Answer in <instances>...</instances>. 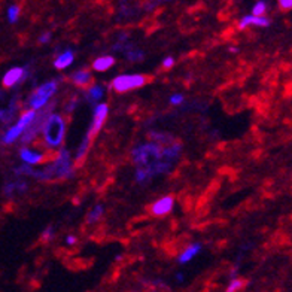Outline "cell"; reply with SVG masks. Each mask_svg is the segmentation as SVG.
I'll return each mask as SVG.
<instances>
[{"label": "cell", "mask_w": 292, "mask_h": 292, "mask_svg": "<svg viewBox=\"0 0 292 292\" xmlns=\"http://www.w3.org/2000/svg\"><path fill=\"white\" fill-rule=\"evenodd\" d=\"M103 212H105L103 206H100V204H99V206H95V207L89 212L87 222H88V224H94V222H97V221H99V219L103 216Z\"/></svg>", "instance_id": "ac0fdd59"}, {"label": "cell", "mask_w": 292, "mask_h": 292, "mask_svg": "<svg viewBox=\"0 0 292 292\" xmlns=\"http://www.w3.org/2000/svg\"><path fill=\"white\" fill-rule=\"evenodd\" d=\"M15 173H18V175H29V176H33L34 170H33L30 166L24 164V166H21V167H17V169H15Z\"/></svg>", "instance_id": "603a6c76"}, {"label": "cell", "mask_w": 292, "mask_h": 292, "mask_svg": "<svg viewBox=\"0 0 292 292\" xmlns=\"http://www.w3.org/2000/svg\"><path fill=\"white\" fill-rule=\"evenodd\" d=\"M89 142H91V139H89L88 136H85V139L82 140V143H81V146H79V149H78V152H76V163H78V164H81V163L84 161V158H85V155H87V152H88V148H89Z\"/></svg>", "instance_id": "e0dca14e"}, {"label": "cell", "mask_w": 292, "mask_h": 292, "mask_svg": "<svg viewBox=\"0 0 292 292\" xmlns=\"http://www.w3.org/2000/svg\"><path fill=\"white\" fill-rule=\"evenodd\" d=\"M241 288H243V280L241 279H233L230 282V285H228V288H227L225 292H237Z\"/></svg>", "instance_id": "7402d4cb"}, {"label": "cell", "mask_w": 292, "mask_h": 292, "mask_svg": "<svg viewBox=\"0 0 292 292\" xmlns=\"http://www.w3.org/2000/svg\"><path fill=\"white\" fill-rule=\"evenodd\" d=\"M200 251H202V245H200V243H194V245H191L189 248H186V249L182 252V255L179 257V263H180V264L189 263L194 257H197V255L200 254Z\"/></svg>", "instance_id": "4fadbf2b"}, {"label": "cell", "mask_w": 292, "mask_h": 292, "mask_svg": "<svg viewBox=\"0 0 292 292\" xmlns=\"http://www.w3.org/2000/svg\"><path fill=\"white\" fill-rule=\"evenodd\" d=\"M34 115H36V111H30V109H29L27 112H24V114L20 117L18 122H17L15 125H12V127L5 133L3 142L9 145V143H14L17 139H20V137L24 134V131L29 128V125L31 124Z\"/></svg>", "instance_id": "5b68a950"}, {"label": "cell", "mask_w": 292, "mask_h": 292, "mask_svg": "<svg viewBox=\"0 0 292 292\" xmlns=\"http://www.w3.org/2000/svg\"><path fill=\"white\" fill-rule=\"evenodd\" d=\"M108 112H109V108L106 103H100V105H97L95 106V111H94V118H92V124L87 133V136L89 139H92L97 133H99L108 118Z\"/></svg>", "instance_id": "52a82bcc"}, {"label": "cell", "mask_w": 292, "mask_h": 292, "mask_svg": "<svg viewBox=\"0 0 292 292\" xmlns=\"http://www.w3.org/2000/svg\"><path fill=\"white\" fill-rule=\"evenodd\" d=\"M249 24H254V26H258V27H268L271 24V21L265 17H252V15H246V17H243L241 21L238 23V29H246Z\"/></svg>", "instance_id": "8fae6325"}, {"label": "cell", "mask_w": 292, "mask_h": 292, "mask_svg": "<svg viewBox=\"0 0 292 292\" xmlns=\"http://www.w3.org/2000/svg\"><path fill=\"white\" fill-rule=\"evenodd\" d=\"M50 39H51V31H45V33L39 37V42H40V43H46Z\"/></svg>", "instance_id": "4316f807"}, {"label": "cell", "mask_w": 292, "mask_h": 292, "mask_svg": "<svg viewBox=\"0 0 292 292\" xmlns=\"http://www.w3.org/2000/svg\"><path fill=\"white\" fill-rule=\"evenodd\" d=\"M170 103L177 106V105H182L183 103V95L182 94H173L170 95Z\"/></svg>", "instance_id": "d4e9b609"}, {"label": "cell", "mask_w": 292, "mask_h": 292, "mask_svg": "<svg viewBox=\"0 0 292 292\" xmlns=\"http://www.w3.org/2000/svg\"><path fill=\"white\" fill-rule=\"evenodd\" d=\"M53 235H54V228L50 225V227H46V230L43 231V234H42V240H43V241H50V240L53 238Z\"/></svg>", "instance_id": "cb8c5ba5"}, {"label": "cell", "mask_w": 292, "mask_h": 292, "mask_svg": "<svg viewBox=\"0 0 292 292\" xmlns=\"http://www.w3.org/2000/svg\"><path fill=\"white\" fill-rule=\"evenodd\" d=\"M73 58H75L73 53H72L70 50H67V51H64L63 54H60V56L56 58V61H54V66H56V69H58V70H63V69L69 67V66L73 63Z\"/></svg>", "instance_id": "5bb4252c"}, {"label": "cell", "mask_w": 292, "mask_h": 292, "mask_svg": "<svg viewBox=\"0 0 292 292\" xmlns=\"http://www.w3.org/2000/svg\"><path fill=\"white\" fill-rule=\"evenodd\" d=\"M125 56L130 61H142L143 60V53L140 50H133V48H130V50L125 53Z\"/></svg>", "instance_id": "d6986e66"}, {"label": "cell", "mask_w": 292, "mask_h": 292, "mask_svg": "<svg viewBox=\"0 0 292 292\" xmlns=\"http://www.w3.org/2000/svg\"><path fill=\"white\" fill-rule=\"evenodd\" d=\"M176 277H177V280H179V282H182V280H183V274H180V273H179Z\"/></svg>", "instance_id": "1f68e13d"}, {"label": "cell", "mask_w": 292, "mask_h": 292, "mask_svg": "<svg viewBox=\"0 0 292 292\" xmlns=\"http://www.w3.org/2000/svg\"><path fill=\"white\" fill-rule=\"evenodd\" d=\"M43 140L50 149H57L61 146L64 140V133H66V121L63 119L61 115L53 114L50 118L46 119L43 128Z\"/></svg>", "instance_id": "7a4b0ae2"}, {"label": "cell", "mask_w": 292, "mask_h": 292, "mask_svg": "<svg viewBox=\"0 0 292 292\" xmlns=\"http://www.w3.org/2000/svg\"><path fill=\"white\" fill-rule=\"evenodd\" d=\"M230 53H233V54L238 53V48H237V46H231V48H230Z\"/></svg>", "instance_id": "4dcf8cb0"}, {"label": "cell", "mask_w": 292, "mask_h": 292, "mask_svg": "<svg viewBox=\"0 0 292 292\" xmlns=\"http://www.w3.org/2000/svg\"><path fill=\"white\" fill-rule=\"evenodd\" d=\"M20 157L27 166H34V164H39V163H42L45 160V155L42 152L31 151L30 148H21Z\"/></svg>", "instance_id": "30bf717a"}, {"label": "cell", "mask_w": 292, "mask_h": 292, "mask_svg": "<svg viewBox=\"0 0 292 292\" xmlns=\"http://www.w3.org/2000/svg\"><path fill=\"white\" fill-rule=\"evenodd\" d=\"M54 106H56L54 103H53V105H46V106H43L42 109L36 111V115H34L31 124L29 125V128H27V130L24 131V134H23V139H21L23 143H30V142L42 131V128H43V125H45V122H46V119L53 115Z\"/></svg>", "instance_id": "3957f363"}, {"label": "cell", "mask_w": 292, "mask_h": 292, "mask_svg": "<svg viewBox=\"0 0 292 292\" xmlns=\"http://www.w3.org/2000/svg\"><path fill=\"white\" fill-rule=\"evenodd\" d=\"M18 17H20V6H17V5L9 6V9H8V20H9V23L11 24L17 23L18 21Z\"/></svg>", "instance_id": "ffe728a7"}, {"label": "cell", "mask_w": 292, "mask_h": 292, "mask_svg": "<svg viewBox=\"0 0 292 292\" xmlns=\"http://www.w3.org/2000/svg\"><path fill=\"white\" fill-rule=\"evenodd\" d=\"M114 64H115V58H114V57H111V56H103V57H99V58L94 60L92 69H94L95 72H106V70H109Z\"/></svg>", "instance_id": "7c38bea8"}, {"label": "cell", "mask_w": 292, "mask_h": 292, "mask_svg": "<svg viewBox=\"0 0 292 292\" xmlns=\"http://www.w3.org/2000/svg\"><path fill=\"white\" fill-rule=\"evenodd\" d=\"M73 82L79 87H87L88 84H91V73L88 70H78L73 75Z\"/></svg>", "instance_id": "2e32d148"}, {"label": "cell", "mask_w": 292, "mask_h": 292, "mask_svg": "<svg viewBox=\"0 0 292 292\" xmlns=\"http://www.w3.org/2000/svg\"><path fill=\"white\" fill-rule=\"evenodd\" d=\"M279 5H280L282 9H291L292 8V2H291V0H280Z\"/></svg>", "instance_id": "484cf974"}, {"label": "cell", "mask_w": 292, "mask_h": 292, "mask_svg": "<svg viewBox=\"0 0 292 292\" xmlns=\"http://www.w3.org/2000/svg\"><path fill=\"white\" fill-rule=\"evenodd\" d=\"M173 206H175V200L170 196H166L152 204V213L155 216H164L173 210Z\"/></svg>", "instance_id": "9c48e42d"}, {"label": "cell", "mask_w": 292, "mask_h": 292, "mask_svg": "<svg viewBox=\"0 0 292 292\" xmlns=\"http://www.w3.org/2000/svg\"><path fill=\"white\" fill-rule=\"evenodd\" d=\"M173 64H175V58H173V57H167V58H164V61H163V66H164L166 69H170Z\"/></svg>", "instance_id": "83f0119b"}, {"label": "cell", "mask_w": 292, "mask_h": 292, "mask_svg": "<svg viewBox=\"0 0 292 292\" xmlns=\"http://www.w3.org/2000/svg\"><path fill=\"white\" fill-rule=\"evenodd\" d=\"M103 94H105V89H103L102 85H92L88 89V92H87V100L89 103H92V105L94 103H99V100H102Z\"/></svg>", "instance_id": "9a60e30c"}, {"label": "cell", "mask_w": 292, "mask_h": 292, "mask_svg": "<svg viewBox=\"0 0 292 292\" xmlns=\"http://www.w3.org/2000/svg\"><path fill=\"white\" fill-rule=\"evenodd\" d=\"M58 88V84L57 81H50L43 85H40L29 99V106H30V111H39L42 109L43 106L48 105V100L51 99V97L56 94Z\"/></svg>", "instance_id": "277c9868"}, {"label": "cell", "mask_w": 292, "mask_h": 292, "mask_svg": "<svg viewBox=\"0 0 292 292\" xmlns=\"http://www.w3.org/2000/svg\"><path fill=\"white\" fill-rule=\"evenodd\" d=\"M73 176V164L70 158V152L67 149H61L56 160L48 164V167L42 172H34L33 177L39 180H51V179H67Z\"/></svg>", "instance_id": "6da1fadb"}, {"label": "cell", "mask_w": 292, "mask_h": 292, "mask_svg": "<svg viewBox=\"0 0 292 292\" xmlns=\"http://www.w3.org/2000/svg\"><path fill=\"white\" fill-rule=\"evenodd\" d=\"M26 78V69L23 67H12L9 69L5 76H3V85L6 88H11V87H15L17 84H20L23 79Z\"/></svg>", "instance_id": "ba28073f"}, {"label": "cell", "mask_w": 292, "mask_h": 292, "mask_svg": "<svg viewBox=\"0 0 292 292\" xmlns=\"http://www.w3.org/2000/svg\"><path fill=\"white\" fill-rule=\"evenodd\" d=\"M76 105H78V100H76V99L70 100V103H69V105L66 106V111H67V112H72V111H73V109L76 108Z\"/></svg>", "instance_id": "f1b7e54d"}, {"label": "cell", "mask_w": 292, "mask_h": 292, "mask_svg": "<svg viewBox=\"0 0 292 292\" xmlns=\"http://www.w3.org/2000/svg\"><path fill=\"white\" fill-rule=\"evenodd\" d=\"M146 84V78L143 75H119L112 81V88L118 92H125L134 88H140Z\"/></svg>", "instance_id": "8992f818"}, {"label": "cell", "mask_w": 292, "mask_h": 292, "mask_svg": "<svg viewBox=\"0 0 292 292\" xmlns=\"http://www.w3.org/2000/svg\"><path fill=\"white\" fill-rule=\"evenodd\" d=\"M265 9H267V5H265L264 2H258V3L254 6V9H252V17H257V18L263 17V15L265 14Z\"/></svg>", "instance_id": "44dd1931"}, {"label": "cell", "mask_w": 292, "mask_h": 292, "mask_svg": "<svg viewBox=\"0 0 292 292\" xmlns=\"http://www.w3.org/2000/svg\"><path fill=\"white\" fill-rule=\"evenodd\" d=\"M66 243H67V245H75V243H76V237L75 235H67L66 237Z\"/></svg>", "instance_id": "f546056e"}]
</instances>
